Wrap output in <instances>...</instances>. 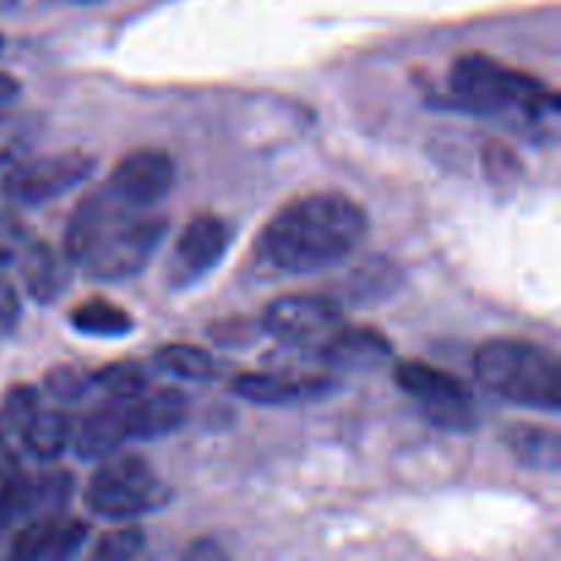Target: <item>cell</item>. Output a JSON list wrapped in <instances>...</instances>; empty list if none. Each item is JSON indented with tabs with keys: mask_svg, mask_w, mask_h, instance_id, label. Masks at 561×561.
<instances>
[{
	"mask_svg": "<svg viewBox=\"0 0 561 561\" xmlns=\"http://www.w3.org/2000/svg\"><path fill=\"white\" fill-rule=\"evenodd\" d=\"M0 49H3V36H0Z\"/></svg>",
	"mask_w": 561,
	"mask_h": 561,
	"instance_id": "obj_29",
	"label": "cell"
},
{
	"mask_svg": "<svg viewBox=\"0 0 561 561\" xmlns=\"http://www.w3.org/2000/svg\"><path fill=\"white\" fill-rule=\"evenodd\" d=\"M394 383L409 398L420 400L427 420L447 431H471L477 425V411L471 405V392L460 378L449 376L442 367L427 362L409 359L394 367Z\"/></svg>",
	"mask_w": 561,
	"mask_h": 561,
	"instance_id": "obj_6",
	"label": "cell"
},
{
	"mask_svg": "<svg viewBox=\"0 0 561 561\" xmlns=\"http://www.w3.org/2000/svg\"><path fill=\"white\" fill-rule=\"evenodd\" d=\"M449 91L455 102L474 113H499L507 107H520L531 115L559 113L557 93L526 71L510 69L485 53H469L455 60L449 71Z\"/></svg>",
	"mask_w": 561,
	"mask_h": 561,
	"instance_id": "obj_3",
	"label": "cell"
},
{
	"mask_svg": "<svg viewBox=\"0 0 561 561\" xmlns=\"http://www.w3.org/2000/svg\"><path fill=\"white\" fill-rule=\"evenodd\" d=\"M93 387L110 394V400H124L146 389V376L137 365H110L99 373H91Z\"/></svg>",
	"mask_w": 561,
	"mask_h": 561,
	"instance_id": "obj_22",
	"label": "cell"
},
{
	"mask_svg": "<svg viewBox=\"0 0 561 561\" xmlns=\"http://www.w3.org/2000/svg\"><path fill=\"white\" fill-rule=\"evenodd\" d=\"M16 93H20V82H16L11 75H5V71H0V107L14 102Z\"/></svg>",
	"mask_w": 561,
	"mask_h": 561,
	"instance_id": "obj_28",
	"label": "cell"
},
{
	"mask_svg": "<svg viewBox=\"0 0 561 561\" xmlns=\"http://www.w3.org/2000/svg\"><path fill=\"white\" fill-rule=\"evenodd\" d=\"M124 442H129V438H126L124 405H121V400H107L102 409L88 414L85 422L80 425V431L71 436L75 453L80 455L82 460L110 458V455L118 453Z\"/></svg>",
	"mask_w": 561,
	"mask_h": 561,
	"instance_id": "obj_15",
	"label": "cell"
},
{
	"mask_svg": "<svg viewBox=\"0 0 561 561\" xmlns=\"http://www.w3.org/2000/svg\"><path fill=\"white\" fill-rule=\"evenodd\" d=\"M482 162H485L488 179H491L496 186L515 184L520 170H524V164H520V159L515 157L513 148L502 146V142H491V146L485 148V153H482Z\"/></svg>",
	"mask_w": 561,
	"mask_h": 561,
	"instance_id": "obj_23",
	"label": "cell"
},
{
	"mask_svg": "<svg viewBox=\"0 0 561 561\" xmlns=\"http://www.w3.org/2000/svg\"><path fill=\"white\" fill-rule=\"evenodd\" d=\"M47 387L60 400H80L85 398L88 389H93V378L91 373L75 370V367H60V370L49 373Z\"/></svg>",
	"mask_w": 561,
	"mask_h": 561,
	"instance_id": "obj_24",
	"label": "cell"
},
{
	"mask_svg": "<svg viewBox=\"0 0 561 561\" xmlns=\"http://www.w3.org/2000/svg\"><path fill=\"white\" fill-rule=\"evenodd\" d=\"M334 389L327 378H290L274 373H241L233 378V392L255 405H294L323 398Z\"/></svg>",
	"mask_w": 561,
	"mask_h": 561,
	"instance_id": "obj_13",
	"label": "cell"
},
{
	"mask_svg": "<svg viewBox=\"0 0 561 561\" xmlns=\"http://www.w3.org/2000/svg\"><path fill=\"white\" fill-rule=\"evenodd\" d=\"M124 405L126 438H159L179 431L190 416V403L179 389H142L131 398L121 400Z\"/></svg>",
	"mask_w": 561,
	"mask_h": 561,
	"instance_id": "obj_11",
	"label": "cell"
},
{
	"mask_svg": "<svg viewBox=\"0 0 561 561\" xmlns=\"http://www.w3.org/2000/svg\"><path fill=\"white\" fill-rule=\"evenodd\" d=\"M146 548V535L137 526H121L99 537L88 561H135Z\"/></svg>",
	"mask_w": 561,
	"mask_h": 561,
	"instance_id": "obj_21",
	"label": "cell"
},
{
	"mask_svg": "<svg viewBox=\"0 0 561 561\" xmlns=\"http://www.w3.org/2000/svg\"><path fill=\"white\" fill-rule=\"evenodd\" d=\"M164 233L168 222L162 217H137L135 208H129L99 236L91 252L82 257V272L102 283L135 277L151 261Z\"/></svg>",
	"mask_w": 561,
	"mask_h": 561,
	"instance_id": "obj_5",
	"label": "cell"
},
{
	"mask_svg": "<svg viewBox=\"0 0 561 561\" xmlns=\"http://www.w3.org/2000/svg\"><path fill=\"white\" fill-rule=\"evenodd\" d=\"M184 561H228V557H225V551L217 546V542L197 540L195 546L186 551Z\"/></svg>",
	"mask_w": 561,
	"mask_h": 561,
	"instance_id": "obj_27",
	"label": "cell"
},
{
	"mask_svg": "<svg viewBox=\"0 0 561 561\" xmlns=\"http://www.w3.org/2000/svg\"><path fill=\"white\" fill-rule=\"evenodd\" d=\"M175 164L159 148H137L115 164L107 190L131 208H151L173 192Z\"/></svg>",
	"mask_w": 561,
	"mask_h": 561,
	"instance_id": "obj_9",
	"label": "cell"
},
{
	"mask_svg": "<svg viewBox=\"0 0 561 561\" xmlns=\"http://www.w3.org/2000/svg\"><path fill=\"white\" fill-rule=\"evenodd\" d=\"M230 247V228L225 219L203 214L181 230L170 261V283L192 285L206 277Z\"/></svg>",
	"mask_w": 561,
	"mask_h": 561,
	"instance_id": "obj_10",
	"label": "cell"
},
{
	"mask_svg": "<svg viewBox=\"0 0 561 561\" xmlns=\"http://www.w3.org/2000/svg\"><path fill=\"white\" fill-rule=\"evenodd\" d=\"M392 356V343L376 329L343 327L321 351V359L343 370H365L378 367Z\"/></svg>",
	"mask_w": 561,
	"mask_h": 561,
	"instance_id": "obj_14",
	"label": "cell"
},
{
	"mask_svg": "<svg viewBox=\"0 0 561 561\" xmlns=\"http://www.w3.org/2000/svg\"><path fill=\"white\" fill-rule=\"evenodd\" d=\"M93 157L82 151L33 159L5 175V195L22 206H38L80 186L93 173Z\"/></svg>",
	"mask_w": 561,
	"mask_h": 561,
	"instance_id": "obj_8",
	"label": "cell"
},
{
	"mask_svg": "<svg viewBox=\"0 0 561 561\" xmlns=\"http://www.w3.org/2000/svg\"><path fill=\"white\" fill-rule=\"evenodd\" d=\"M20 321V296L9 279L0 277V334H9Z\"/></svg>",
	"mask_w": 561,
	"mask_h": 561,
	"instance_id": "obj_26",
	"label": "cell"
},
{
	"mask_svg": "<svg viewBox=\"0 0 561 561\" xmlns=\"http://www.w3.org/2000/svg\"><path fill=\"white\" fill-rule=\"evenodd\" d=\"M129 208L131 206L118 201L107 186L91 192L85 201H80V206L75 208V214H71L69 219V228H66V257L80 266L82 257L91 252V247L96 244L99 236H102L121 214L129 211Z\"/></svg>",
	"mask_w": 561,
	"mask_h": 561,
	"instance_id": "obj_12",
	"label": "cell"
},
{
	"mask_svg": "<svg viewBox=\"0 0 561 561\" xmlns=\"http://www.w3.org/2000/svg\"><path fill=\"white\" fill-rule=\"evenodd\" d=\"M474 376L488 392L524 409L561 411V367L542 345L526 340H488L474 354Z\"/></svg>",
	"mask_w": 561,
	"mask_h": 561,
	"instance_id": "obj_2",
	"label": "cell"
},
{
	"mask_svg": "<svg viewBox=\"0 0 561 561\" xmlns=\"http://www.w3.org/2000/svg\"><path fill=\"white\" fill-rule=\"evenodd\" d=\"M22 279L31 299L47 305L64 288V266L47 244H33L22 255Z\"/></svg>",
	"mask_w": 561,
	"mask_h": 561,
	"instance_id": "obj_18",
	"label": "cell"
},
{
	"mask_svg": "<svg viewBox=\"0 0 561 561\" xmlns=\"http://www.w3.org/2000/svg\"><path fill=\"white\" fill-rule=\"evenodd\" d=\"M170 502V488L137 455H110L91 477L85 504L107 520H135Z\"/></svg>",
	"mask_w": 561,
	"mask_h": 561,
	"instance_id": "obj_4",
	"label": "cell"
},
{
	"mask_svg": "<svg viewBox=\"0 0 561 561\" xmlns=\"http://www.w3.org/2000/svg\"><path fill=\"white\" fill-rule=\"evenodd\" d=\"M367 236L365 208L340 192H312L285 203L257 241V255L277 272H318L348 257Z\"/></svg>",
	"mask_w": 561,
	"mask_h": 561,
	"instance_id": "obj_1",
	"label": "cell"
},
{
	"mask_svg": "<svg viewBox=\"0 0 561 561\" xmlns=\"http://www.w3.org/2000/svg\"><path fill=\"white\" fill-rule=\"evenodd\" d=\"M71 436H75V431H71L69 416L60 414V411H36L20 431L27 453L42 460L60 458L71 444Z\"/></svg>",
	"mask_w": 561,
	"mask_h": 561,
	"instance_id": "obj_17",
	"label": "cell"
},
{
	"mask_svg": "<svg viewBox=\"0 0 561 561\" xmlns=\"http://www.w3.org/2000/svg\"><path fill=\"white\" fill-rule=\"evenodd\" d=\"M69 318L77 332L91 334V337H121V334L131 332L129 312L102 299L85 301Z\"/></svg>",
	"mask_w": 561,
	"mask_h": 561,
	"instance_id": "obj_20",
	"label": "cell"
},
{
	"mask_svg": "<svg viewBox=\"0 0 561 561\" xmlns=\"http://www.w3.org/2000/svg\"><path fill=\"white\" fill-rule=\"evenodd\" d=\"M343 327V310L337 301L316 294L279 296L263 312V329L277 343L290 348H312L318 354Z\"/></svg>",
	"mask_w": 561,
	"mask_h": 561,
	"instance_id": "obj_7",
	"label": "cell"
},
{
	"mask_svg": "<svg viewBox=\"0 0 561 561\" xmlns=\"http://www.w3.org/2000/svg\"><path fill=\"white\" fill-rule=\"evenodd\" d=\"M49 524L47 520H38V524L27 526L14 542V551H11L9 561H38V553H42L44 540H47Z\"/></svg>",
	"mask_w": 561,
	"mask_h": 561,
	"instance_id": "obj_25",
	"label": "cell"
},
{
	"mask_svg": "<svg viewBox=\"0 0 561 561\" xmlns=\"http://www.w3.org/2000/svg\"><path fill=\"white\" fill-rule=\"evenodd\" d=\"M153 362H157L159 370L173 378H181V381L208 383L217 378V362H214L208 351L197 348V345H162L153 354Z\"/></svg>",
	"mask_w": 561,
	"mask_h": 561,
	"instance_id": "obj_19",
	"label": "cell"
},
{
	"mask_svg": "<svg viewBox=\"0 0 561 561\" xmlns=\"http://www.w3.org/2000/svg\"><path fill=\"white\" fill-rule=\"evenodd\" d=\"M504 444L515 455V460L531 466V469H559L561 444L557 431H546V427L535 425H515L504 433Z\"/></svg>",
	"mask_w": 561,
	"mask_h": 561,
	"instance_id": "obj_16",
	"label": "cell"
}]
</instances>
